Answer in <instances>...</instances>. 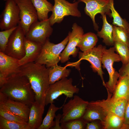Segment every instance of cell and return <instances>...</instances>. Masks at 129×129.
<instances>
[{
  "label": "cell",
  "mask_w": 129,
  "mask_h": 129,
  "mask_svg": "<svg viewBox=\"0 0 129 129\" xmlns=\"http://www.w3.org/2000/svg\"><path fill=\"white\" fill-rule=\"evenodd\" d=\"M17 73L25 76L28 80L35 94V101L45 105L46 97L50 85L48 68L44 65L33 62L20 66Z\"/></svg>",
  "instance_id": "obj_1"
},
{
  "label": "cell",
  "mask_w": 129,
  "mask_h": 129,
  "mask_svg": "<svg viewBox=\"0 0 129 129\" xmlns=\"http://www.w3.org/2000/svg\"><path fill=\"white\" fill-rule=\"evenodd\" d=\"M0 92L9 99L31 106L35 101L34 92L27 79L16 73L8 76Z\"/></svg>",
  "instance_id": "obj_2"
},
{
  "label": "cell",
  "mask_w": 129,
  "mask_h": 129,
  "mask_svg": "<svg viewBox=\"0 0 129 129\" xmlns=\"http://www.w3.org/2000/svg\"><path fill=\"white\" fill-rule=\"evenodd\" d=\"M69 39L68 35L59 43L51 42L49 38L42 45L41 52L35 62L44 65L48 68L57 64L60 60V55L65 48Z\"/></svg>",
  "instance_id": "obj_3"
},
{
  "label": "cell",
  "mask_w": 129,
  "mask_h": 129,
  "mask_svg": "<svg viewBox=\"0 0 129 129\" xmlns=\"http://www.w3.org/2000/svg\"><path fill=\"white\" fill-rule=\"evenodd\" d=\"M114 47L107 49L105 46H103L102 63V67L107 70L109 76L108 81L105 83V87L107 90L111 93H113L116 85L118 82L120 75L116 71L113 67V64L115 62L121 61L119 55L115 53Z\"/></svg>",
  "instance_id": "obj_4"
},
{
  "label": "cell",
  "mask_w": 129,
  "mask_h": 129,
  "mask_svg": "<svg viewBox=\"0 0 129 129\" xmlns=\"http://www.w3.org/2000/svg\"><path fill=\"white\" fill-rule=\"evenodd\" d=\"M72 78H64L50 85L45 98V105L53 103L54 100L62 94L71 98L78 93L79 89L73 85Z\"/></svg>",
  "instance_id": "obj_5"
},
{
  "label": "cell",
  "mask_w": 129,
  "mask_h": 129,
  "mask_svg": "<svg viewBox=\"0 0 129 129\" xmlns=\"http://www.w3.org/2000/svg\"><path fill=\"white\" fill-rule=\"evenodd\" d=\"M52 13L49 18L52 26L61 22L65 16H71L79 17L81 14L78 9L79 2L70 3L66 0H54Z\"/></svg>",
  "instance_id": "obj_6"
},
{
  "label": "cell",
  "mask_w": 129,
  "mask_h": 129,
  "mask_svg": "<svg viewBox=\"0 0 129 129\" xmlns=\"http://www.w3.org/2000/svg\"><path fill=\"white\" fill-rule=\"evenodd\" d=\"M25 34L19 25L10 36L4 53L18 60L25 55Z\"/></svg>",
  "instance_id": "obj_7"
},
{
  "label": "cell",
  "mask_w": 129,
  "mask_h": 129,
  "mask_svg": "<svg viewBox=\"0 0 129 129\" xmlns=\"http://www.w3.org/2000/svg\"><path fill=\"white\" fill-rule=\"evenodd\" d=\"M89 102L75 95L62 107L63 113L60 123L82 118Z\"/></svg>",
  "instance_id": "obj_8"
},
{
  "label": "cell",
  "mask_w": 129,
  "mask_h": 129,
  "mask_svg": "<svg viewBox=\"0 0 129 129\" xmlns=\"http://www.w3.org/2000/svg\"><path fill=\"white\" fill-rule=\"evenodd\" d=\"M50 19L37 21L32 24L25 34V38L42 45L51 35L53 31Z\"/></svg>",
  "instance_id": "obj_9"
},
{
  "label": "cell",
  "mask_w": 129,
  "mask_h": 129,
  "mask_svg": "<svg viewBox=\"0 0 129 129\" xmlns=\"http://www.w3.org/2000/svg\"><path fill=\"white\" fill-rule=\"evenodd\" d=\"M19 13V8L14 0L6 1L0 16V30H7L17 26L20 21Z\"/></svg>",
  "instance_id": "obj_10"
},
{
  "label": "cell",
  "mask_w": 129,
  "mask_h": 129,
  "mask_svg": "<svg viewBox=\"0 0 129 129\" xmlns=\"http://www.w3.org/2000/svg\"><path fill=\"white\" fill-rule=\"evenodd\" d=\"M20 10L19 24L25 34L31 25L38 20L36 10L31 0H14Z\"/></svg>",
  "instance_id": "obj_11"
},
{
  "label": "cell",
  "mask_w": 129,
  "mask_h": 129,
  "mask_svg": "<svg viewBox=\"0 0 129 129\" xmlns=\"http://www.w3.org/2000/svg\"><path fill=\"white\" fill-rule=\"evenodd\" d=\"M111 0H78L85 4V13L92 20L95 30L98 31V27L95 21V17L98 14L102 16L107 15L111 17L110 10Z\"/></svg>",
  "instance_id": "obj_12"
},
{
  "label": "cell",
  "mask_w": 129,
  "mask_h": 129,
  "mask_svg": "<svg viewBox=\"0 0 129 129\" xmlns=\"http://www.w3.org/2000/svg\"><path fill=\"white\" fill-rule=\"evenodd\" d=\"M84 33L82 27L76 23L73 24L71 32L68 33V43L60 55V61L61 63H64L68 60L69 56L71 55L73 57L76 56L78 52L76 47L80 42Z\"/></svg>",
  "instance_id": "obj_13"
},
{
  "label": "cell",
  "mask_w": 129,
  "mask_h": 129,
  "mask_svg": "<svg viewBox=\"0 0 129 129\" xmlns=\"http://www.w3.org/2000/svg\"><path fill=\"white\" fill-rule=\"evenodd\" d=\"M107 91L108 95L106 99L92 101L89 103L101 108L107 113L115 114L123 119L128 100L114 99L112 97V94Z\"/></svg>",
  "instance_id": "obj_14"
},
{
  "label": "cell",
  "mask_w": 129,
  "mask_h": 129,
  "mask_svg": "<svg viewBox=\"0 0 129 129\" xmlns=\"http://www.w3.org/2000/svg\"><path fill=\"white\" fill-rule=\"evenodd\" d=\"M103 46L102 45H100L86 52H80L79 58L80 60H85L90 62L93 71L97 73L99 75L102 80L103 85L105 87V83L103 76L104 73L102 68Z\"/></svg>",
  "instance_id": "obj_15"
},
{
  "label": "cell",
  "mask_w": 129,
  "mask_h": 129,
  "mask_svg": "<svg viewBox=\"0 0 129 129\" xmlns=\"http://www.w3.org/2000/svg\"><path fill=\"white\" fill-rule=\"evenodd\" d=\"M19 60L0 52V78L5 79L17 73L20 66Z\"/></svg>",
  "instance_id": "obj_16"
},
{
  "label": "cell",
  "mask_w": 129,
  "mask_h": 129,
  "mask_svg": "<svg viewBox=\"0 0 129 129\" xmlns=\"http://www.w3.org/2000/svg\"><path fill=\"white\" fill-rule=\"evenodd\" d=\"M42 45L25 38V55L22 58L18 60L20 66L35 62L40 54Z\"/></svg>",
  "instance_id": "obj_17"
},
{
  "label": "cell",
  "mask_w": 129,
  "mask_h": 129,
  "mask_svg": "<svg viewBox=\"0 0 129 129\" xmlns=\"http://www.w3.org/2000/svg\"><path fill=\"white\" fill-rule=\"evenodd\" d=\"M45 106L35 101L31 106L27 123L31 129H38L41 125Z\"/></svg>",
  "instance_id": "obj_18"
},
{
  "label": "cell",
  "mask_w": 129,
  "mask_h": 129,
  "mask_svg": "<svg viewBox=\"0 0 129 129\" xmlns=\"http://www.w3.org/2000/svg\"><path fill=\"white\" fill-rule=\"evenodd\" d=\"M2 103L5 104L15 114L28 122L30 110L29 106L8 98Z\"/></svg>",
  "instance_id": "obj_19"
},
{
  "label": "cell",
  "mask_w": 129,
  "mask_h": 129,
  "mask_svg": "<svg viewBox=\"0 0 129 129\" xmlns=\"http://www.w3.org/2000/svg\"><path fill=\"white\" fill-rule=\"evenodd\" d=\"M113 94L114 99H129V77L120 75Z\"/></svg>",
  "instance_id": "obj_20"
},
{
  "label": "cell",
  "mask_w": 129,
  "mask_h": 129,
  "mask_svg": "<svg viewBox=\"0 0 129 129\" xmlns=\"http://www.w3.org/2000/svg\"><path fill=\"white\" fill-rule=\"evenodd\" d=\"M107 114L101 108L91 104L89 102L82 118L86 124L97 120L101 122L104 120Z\"/></svg>",
  "instance_id": "obj_21"
},
{
  "label": "cell",
  "mask_w": 129,
  "mask_h": 129,
  "mask_svg": "<svg viewBox=\"0 0 129 129\" xmlns=\"http://www.w3.org/2000/svg\"><path fill=\"white\" fill-rule=\"evenodd\" d=\"M37 12L39 21L48 19V13L52 11L53 5L47 0H31Z\"/></svg>",
  "instance_id": "obj_22"
},
{
  "label": "cell",
  "mask_w": 129,
  "mask_h": 129,
  "mask_svg": "<svg viewBox=\"0 0 129 129\" xmlns=\"http://www.w3.org/2000/svg\"><path fill=\"white\" fill-rule=\"evenodd\" d=\"M102 16L103 21L102 27L101 30L97 32V35L102 38L103 42L106 45H114V42L113 37V26L108 22L106 15Z\"/></svg>",
  "instance_id": "obj_23"
},
{
  "label": "cell",
  "mask_w": 129,
  "mask_h": 129,
  "mask_svg": "<svg viewBox=\"0 0 129 129\" xmlns=\"http://www.w3.org/2000/svg\"><path fill=\"white\" fill-rule=\"evenodd\" d=\"M48 68V80L50 85L63 78H67L69 75L71 70L65 67H62L57 64Z\"/></svg>",
  "instance_id": "obj_24"
},
{
  "label": "cell",
  "mask_w": 129,
  "mask_h": 129,
  "mask_svg": "<svg viewBox=\"0 0 129 129\" xmlns=\"http://www.w3.org/2000/svg\"><path fill=\"white\" fill-rule=\"evenodd\" d=\"M101 123L104 129H122L123 119L115 114L107 113L104 120Z\"/></svg>",
  "instance_id": "obj_25"
},
{
  "label": "cell",
  "mask_w": 129,
  "mask_h": 129,
  "mask_svg": "<svg viewBox=\"0 0 129 129\" xmlns=\"http://www.w3.org/2000/svg\"><path fill=\"white\" fill-rule=\"evenodd\" d=\"M98 41L96 34L92 32H88L83 35L77 47L83 52H86L94 48Z\"/></svg>",
  "instance_id": "obj_26"
},
{
  "label": "cell",
  "mask_w": 129,
  "mask_h": 129,
  "mask_svg": "<svg viewBox=\"0 0 129 129\" xmlns=\"http://www.w3.org/2000/svg\"><path fill=\"white\" fill-rule=\"evenodd\" d=\"M62 108L56 107L53 103L50 104L46 115L38 129H52L55 124L54 119L56 116V112Z\"/></svg>",
  "instance_id": "obj_27"
},
{
  "label": "cell",
  "mask_w": 129,
  "mask_h": 129,
  "mask_svg": "<svg viewBox=\"0 0 129 129\" xmlns=\"http://www.w3.org/2000/svg\"><path fill=\"white\" fill-rule=\"evenodd\" d=\"M110 10L111 17L113 18V24L127 31L129 23L126 20L123 19L116 10L114 6L113 0H111Z\"/></svg>",
  "instance_id": "obj_28"
},
{
  "label": "cell",
  "mask_w": 129,
  "mask_h": 129,
  "mask_svg": "<svg viewBox=\"0 0 129 129\" xmlns=\"http://www.w3.org/2000/svg\"><path fill=\"white\" fill-rule=\"evenodd\" d=\"M113 37L114 42H117L123 43L129 48V35L127 31L114 25Z\"/></svg>",
  "instance_id": "obj_29"
},
{
  "label": "cell",
  "mask_w": 129,
  "mask_h": 129,
  "mask_svg": "<svg viewBox=\"0 0 129 129\" xmlns=\"http://www.w3.org/2000/svg\"><path fill=\"white\" fill-rule=\"evenodd\" d=\"M114 47L115 51L120 56L123 65L129 62V48L125 44L118 42H114Z\"/></svg>",
  "instance_id": "obj_30"
},
{
  "label": "cell",
  "mask_w": 129,
  "mask_h": 129,
  "mask_svg": "<svg viewBox=\"0 0 129 129\" xmlns=\"http://www.w3.org/2000/svg\"><path fill=\"white\" fill-rule=\"evenodd\" d=\"M0 116L5 119L22 124L27 122L12 113L5 104L0 103Z\"/></svg>",
  "instance_id": "obj_31"
},
{
  "label": "cell",
  "mask_w": 129,
  "mask_h": 129,
  "mask_svg": "<svg viewBox=\"0 0 129 129\" xmlns=\"http://www.w3.org/2000/svg\"><path fill=\"white\" fill-rule=\"evenodd\" d=\"M0 129H31L27 124L6 120L0 116Z\"/></svg>",
  "instance_id": "obj_32"
},
{
  "label": "cell",
  "mask_w": 129,
  "mask_h": 129,
  "mask_svg": "<svg viewBox=\"0 0 129 129\" xmlns=\"http://www.w3.org/2000/svg\"><path fill=\"white\" fill-rule=\"evenodd\" d=\"M86 124L82 118L70 120L60 123L62 129H83Z\"/></svg>",
  "instance_id": "obj_33"
},
{
  "label": "cell",
  "mask_w": 129,
  "mask_h": 129,
  "mask_svg": "<svg viewBox=\"0 0 129 129\" xmlns=\"http://www.w3.org/2000/svg\"><path fill=\"white\" fill-rule=\"evenodd\" d=\"M17 27L0 32V52H4L10 37Z\"/></svg>",
  "instance_id": "obj_34"
},
{
  "label": "cell",
  "mask_w": 129,
  "mask_h": 129,
  "mask_svg": "<svg viewBox=\"0 0 129 129\" xmlns=\"http://www.w3.org/2000/svg\"><path fill=\"white\" fill-rule=\"evenodd\" d=\"M129 129V99L125 108L123 118V125L122 129Z\"/></svg>",
  "instance_id": "obj_35"
},
{
  "label": "cell",
  "mask_w": 129,
  "mask_h": 129,
  "mask_svg": "<svg viewBox=\"0 0 129 129\" xmlns=\"http://www.w3.org/2000/svg\"><path fill=\"white\" fill-rule=\"evenodd\" d=\"M121 76H126L129 77V62L126 64L123 65L119 70Z\"/></svg>",
  "instance_id": "obj_36"
},
{
  "label": "cell",
  "mask_w": 129,
  "mask_h": 129,
  "mask_svg": "<svg viewBox=\"0 0 129 129\" xmlns=\"http://www.w3.org/2000/svg\"><path fill=\"white\" fill-rule=\"evenodd\" d=\"M95 120L86 123L85 129H99L100 127L98 124Z\"/></svg>",
  "instance_id": "obj_37"
},
{
  "label": "cell",
  "mask_w": 129,
  "mask_h": 129,
  "mask_svg": "<svg viewBox=\"0 0 129 129\" xmlns=\"http://www.w3.org/2000/svg\"><path fill=\"white\" fill-rule=\"evenodd\" d=\"M61 117V114H59L56 116L55 125L51 129H62L60 125Z\"/></svg>",
  "instance_id": "obj_38"
},
{
  "label": "cell",
  "mask_w": 129,
  "mask_h": 129,
  "mask_svg": "<svg viewBox=\"0 0 129 129\" xmlns=\"http://www.w3.org/2000/svg\"><path fill=\"white\" fill-rule=\"evenodd\" d=\"M127 31L128 32V35H129V27H128Z\"/></svg>",
  "instance_id": "obj_39"
},
{
  "label": "cell",
  "mask_w": 129,
  "mask_h": 129,
  "mask_svg": "<svg viewBox=\"0 0 129 129\" xmlns=\"http://www.w3.org/2000/svg\"><path fill=\"white\" fill-rule=\"evenodd\" d=\"M74 0V1H73V2H75V0Z\"/></svg>",
  "instance_id": "obj_40"
},
{
  "label": "cell",
  "mask_w": 129,
  "mask_h": 129,
  "mask_svg": "<svg viewBox=\"0 0 129 129\" xmlns=\"http://www.w3.org/2000/svg\"><path fill=\"white\" fill-rule=\"evenodd\" d=\"M7 0H4V1H7Z\"/></svg>",
  "instance_id": "obj_41"
},
{
  "label": "cell",
  "mask_w": 129,
  "mask_h": 129,
  "mask_svg": "<svg viewBox=\"0 0 129 129\" xmlns=\"http://www.w3.org/2000/svg\"></svg>",
  "instance_id": "obj_42"
}]
</instances>
